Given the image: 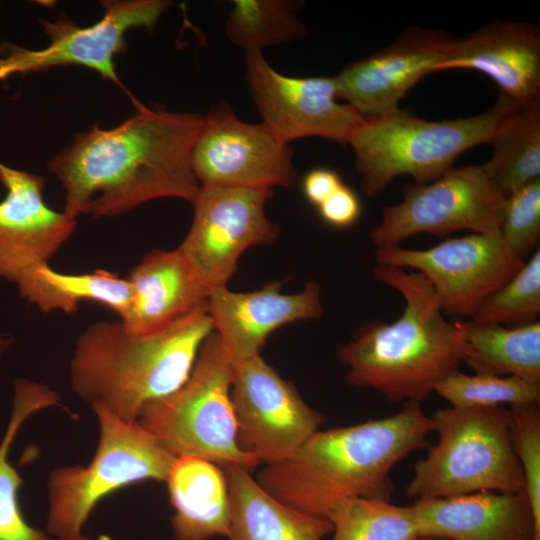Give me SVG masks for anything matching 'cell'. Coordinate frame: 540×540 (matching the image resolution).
<instances>
[{
	"label": "cell",
	"instance_id": "obj_37",
	"mask_svg": "<svg viewBox=\"0 0 540 540\" xmlns=\"http://www.w3.org/2000/svg\"><path fill=\"white\" fill-rule=\"evenodd\" d=\"M417 540H446V539L431 537V536H420Z\"/></svg>",
	"mask_w": 540,
	"mask_h": 540
},
{
	"label": "cell",
	"instance_id": "obj_19",
	"mask_svg": "<svg viewBox=\"0 0 540 540\" xmlns=\"http://www.w3.org/2000/svg\"><path fill=\"white\" fill-rule=\"evenodd\" d=\"M471 69L492 78L519 105L540 100V30L525 22L493 21L456 39L437 71Z\"/></svg>",
	"mask_w": 540,
	"mask_h": 540
},
{
	"label": "cell",
	"instance_id": "obj_6",
	"mask_svg": "<svg viewBox=\"0 0 540 540\" xmlns=\"http://www.w3.org/2000/svg\"><path fill=\"white\" fill-rule=\"evenodd\" d=\"M431 419L438 439L414 465L407 497L524 491L512 446L509 409L450 406L438 409Z\"/></svg>",
	"mask_w": 540,
	"mask_h": 540
},
{
	"label": "cell",
	"instance_id": "obj_24",
	"mask_svg": "<svg viewBox=\"0 0 540 540\" xmlns=\"http://www.w3.org/2000/svg\"><path fill=\"white\" fill-rule=\"evenodd\" d=\"M16 286L21 298L44 313H73L81 302L89 301L109 308L123 320L133 298L128 278L105 269L72 274L44 264L25 275Z\"/></svg>",
	"mask_w": 540,
	"mask_h": 540
},
{
	"label": "cell",
	"instance_id": "obj_4",
	"mask_svg": "<svg viewBox=\"0 0 540 540\" xmlns=\"http://www.w3.org/2000/svg\"><path fill=\"white\" fill-rule=\"evenodd\" d=\"M213 332L207 307L152 333L128 331L118 319L88 325L69 360L73 392L91 409L136 421L150 401L176 391Z\"/></svg>",
	"mask_w": 540,
	"mask_h": 540
},
{
	"label": "cell",
	"instance_id": "obj_21",
	"mask_svg": "<svg viewBox=\"0 0 540 540\" xmlns=\"http://www.w3.org/2000/svg\"><path fill=\"white\" fill-rule=\"evenodd\" d=\"M127 278L133 298L127 316L120 321L130 332H156L207 307L210 290L179 246L148 252Z\"/></svg>",
	"mask_w": 540,
	"mask_h": 540
},
{
	"label": "cell",
	"instance_id": "obj_2",
	"mask_svg": "<svg viewBox=\"0 0 540 540\" xmlns=\"http://www.w3.org/2000/svg\"><path fill=\"white\" fill-rule=\"evenodd\" d=\"M431 431L421 404L406 402L385 418L316 431L288 458L264 464L256 480L280 502L324 518L348 499L391 501L393 468L427 448Z\"/></svg>",
	"mask_w": 540,
	"mask_h": 540
},
{
	"label": "cell",
	"instance_id": "obj_30",
	"mask_svg": "<svg viewBox=\"0 0 540 540\" xmlns=\"http://www.w3.org/2000/svg\"><path fill=\"white\" fill-rule=\"evenodd\" d=\"M452 407L538 404L540 383L513 376L465 374L456 371L434 388Z\"/></svg>",
	"mask_w": 540,
	"mask_h": 540
},
{
	"label": "cell",
	"instance_id": "obj_16",
	"mask_svg": "<svg viewBox=\"0 0 540 540\" xmlns=\"http://www.w3.org/2000/svg\"><path fill=\"white\" fill-rule=\"evenodd\" d=\"M455 40L440 30L408 28L383 50L335 75L338 98L365 117L392 111L421 78L438 70Z\"/></svg>",
	"mask_w": 540,
	"mask_h": 540
},
{
	"label": "cell",
	"instance_id": "obj_9",
	"mask_svg": "<svg viewBox=\"0 0 540 540\" xmlns=\"http://www.w3.org/2000/svg\"><path fill=\"white\" fill-rule=\"evenodd\" d=\"M103 16L81 27L64 14L55 20L41 19L49 43L42 49H28L5 43L0 47V80L14 74L44 71L56 66L78 65L96 71L129 96L135 106L141 102L118 77L115 58L127 48L126 34L134 28L152 30L172 5L167 0H105Z\"/></svg>",
	"mask_w": 540,
	"mask_h": 540
},
{
	"label": "cell",
	"instance_id": "obj_22",
	"mask_svg": "<svg viewBox=\"0 0 540 540\" xmlns=\"http://www.w3.org/2000/svg\"><path fill=\"white\" fill-rule=\"evenodd\" d=\"M164 482L174 511L171 527L176 540L227 538L230 501L222 467L198 457H176Z\"/></svg>",
	"mask_w": 540,
	"mask_h": 540
},
{
	"label": "cell",
	"instance_id": "obj_10",
	"mask_svg": "<svg viewBox=\"0 0 540 540\" xmlns=\"http://www.w3.org/2000/svg\"><path fill=\"white\" fill-rule=\"evenodd\" d=\"M504 202L481 165L452 167L432 182L406 186L402 201L384 208L370 240L379 249L400 246L420 233L443 237L460 230L496 232Z\"/></svg>",
	"mask_w": 540,
	"mask_h": 540
},
{
	"label": "cell",
	"instance_id": "obj_5",
	"mask_svg": "<svg viewBox=\"0 0 540 540\" xmlns=\"http://www.w3.org/2000/svg\"><path fill=\"white\" fill-rule=\"evenodd\" d=\"M517 103L500 93L488 111L466 118L427 121L401 110L368 116L348 143L366 196L382 192L397 176L427 184L452 168L464 151L490 143L500 119Z\"/></svg>",
	"mask_w": 540,
	"mask_h": 540
},
{
	"label": "cell",
	"instance_id": "obj_11",
	"mask_svg": "<svg viewBox=\"0 0 540 540\" xmlns=\"http://www.w3.org/2000/svg\"><path fill=\"white\" fill-rule=\"evenodd\" d=\"M375 258L380 265L419 272L444 314L469 319L525 262L510 252L499 231L450 238L423 250L379 248Z\"/></svg>",
	"mask_w": 540,
	"mask_h": 540
},
{
	"label": "cell",
	"instance_id": "obj_28",
	"mask_svg": "<svg viewBox=\"0 0 540 540\" xmlns=\"http://www.w3.org/2000/svg\"><path fill=\"white\" fill-rule=\"evenodd\" d=\"M225 23L228 40L244 51L302 38L307 28L298 17L302 1L233 0Z\"/></svg>",
	"mask_w": 540,
	"mask_h": 540
},
{
	"label": "cell",
	"instance_id": "obj_23",
	"mask_svg": "<svg viewBox=\"0 0 540 540\" xmlns=\"http://www.w3.org/2000/svg\"><path fill=\"white\" fill-rule=\"evenodd\" d=\"M229 501L228 540H322L333 531L331 521L280 502L238 466L223 467Z\"/></svg>",
	"mask_w": 540,
	"mask_h": 540
},
{
	"label": "cell",
	"instance_id": "obj_14",
	"mask_svg": "<svg viewBox=\"0 0 540 540\" xmlns=\"http://www.w3.org/2000/svg\"><path fill=\"white\" fill-rule=\"evenodd\" d=\"M191 164L200 185L273 189L297 182L290 145L263 122H244L222 103L203 116Z\"/></svg>",
	"mask_w": 540,
	"mask_h": 540
},
{
	"label": "cell",
	"instance_id": "obj_32",
	"mask_svg": "<svg viewBox=\"0 0 540 540\" xmlns=\"http://www.w3.org/2000/svg\"><path fill=\"white\" fill-rule=\"evenodd\" d=\"M509 415L512 446L531 505L536 540H540V411L537 404L512 405Z\"/></svg>",
	"mask_w": 540,
	"mask_h": 540
},
{
	"label": "cell",
	"instance_id": "obj_1",
	"mask_svg": "<svg viewBox=\"0 0 540 540\" xmlns=\"http://www.w3.org/2000/svg\"><path fill=\"white\" fill-rule=\"evenodd\" d=\"M136 108L114 128L78 133L48 161L68 215L115 217L156 199L195 201L200 184L191 154L203 116L142 103Z\"/></svg>",
	"mask_w": 540,
	"mask_h": 540
},
{
	"label": "cell",
	"instance_id": "obj_29",
	"mask_svg": "<svg viewBox=\"0 0 540 540\" xmlns=\"http://www.w3.org/2000/svg\"><path fill=\"white\" fill-rule=\"evenodd\" d=\"M331 540H417L421 535L411 506L391 501L352 498L328 515Z\"/></svg>",
	"mask_w": 540,
	"mask_h": 540
},
{
	"label": "cell",
	"instance_id": "obj_36",
	"mask_svg": "<svg viewBox=\"0 0 540 540\" xmlns=\"http://www.w3.org/2000/svg\"><path fill=\"white\" fill-rule=\"evenodd\" d=\"M13 340L10 335L0 334V358L9 349Z\"/></svg>",
	"mask_w": 540,
	"mask_h": 540
},
{
	"label": "cell",
	"instance_id": "obj_12",
	"mask_svg": "<svg viewBox=\"0 0 540 540\" xmlns=\"http://www.w3.org/2000/svg\"><path fill=\"white\" fill-rule=\"evenodd\" d=\"M230 397L237 445L260 464L291 456L324 420L260 354L234 365Z\"/></svg>",
	"mask_w": 540,
	"mask_h": 540
},
{
	"label": "cell",
	"instance_id": "obj_27",
	"mask_svg": "<svg viewBox=\"0 0 540 540\" xmlns=\"http://www.w3.org/2000/svg\"><path fill=\"white\" fill-rule=\"evenodd\" d=\"M60 405V396L49 386L25 379L15 381L13 408L0 442V540H54L24 518L19 502L23 480L10 462L9 452L28 418Z\"/></svg>",
	"mask_w": 540,
	"mask_h": 540
},
{
	"label": "cell",
	"instance_id": "obj_15",
	"mask_svg": "<svg viewBox=\"0 0 540 540\" xmlns=\"http://www.w3.org/2000/svg\"><path fill=\"white\" fill-rule=\"evenodd\" d=\"M245 79L266 124L285 143L322 137L347 144L364 116L338 102L334 76L292 77L279 73L262 51H244Z\"/></svg>",
	"mask_w": 540,
	"mask_h": 540
},
{
	"label": "cell",
	"instance_id": "obj_7",
	"mask_svg": "<svg viewBox=\"0 0 540 540\" xmlns=\"http://www.w3.org/2000/svg\"><path fill=\"white\" fill-rule=\"evenodd\" d=\"M234 365L213 331L203 342L187 380L168 396L145 404L137 421L174 458L192 456L250 472L260 462L236 442L231 403Z\"/></svg>",
	"mask_w": 540,
	"mask_h": 540
},
{
	"label": "cell",
	"instance_id": "obj_34",
	"mask_svg": "<svg viewBox=\"0 0 540 540\" xmlns=\"http://www.w3.org/2000/svg\"><path fill=\"white\" fill-rule=\"evenodd\" d=\"M321 218L335 228H348L360 217L361 202L344 183L318 207Z\"/></svg>",
	"mask_w": 540,
	"mask_h": 540
},
{
	"label": "cell",
	"instance_id": "obj_3",
	"mask_svg": "<svg viewBox=\"0 0 540 540\" xmlns=\"http://www.w3.org/2000/svg\"><path fill=\"white\" fill-rule=\"evenodd\" d=\"M373 277L404 300L393 322L361 326L337 349L346 382L378 391L391 402L422 403L435 386L459 371L465 357L461 321L448 322L433 288L416 271L377 264Z\"/></svg>",
	"mask_w": 540,
	"mask_h": 540
},
{
	"label": "cell",
	"instance_id": "obj_18",
	"mask_svg": "<svg viewBox=\"0 0 540 540\" xmlns=\"http://www.w3.org/2000/svg\"><path fill=\"white\" fill-rule=\"evenodd\" d=\"M281 288L282 282L273 281L251 292H234L227 286L210 292L207 313L233 365L259 355L276 329L322 316L321 289L316 281H307L294 294H284Z\"/></svg>",
	"mask_w": 540,
	"mask_h": 540
},
{
	"label": "cell",
	"instance_id": "obj_13",
	"mask_svg": "<svg viewBox=\"0 0 540 540\" xmlns=\"http://www.w3.org/2000/svg\"><path fill=\"white\" fill-rule=\"evenodd\" d=\"M273 189L200 185L194 216L179 247L210 292L226 287L249 248L271 244L279 227L266 216Z\"/></svg>",
	"mask_w": 540,
	"mask_h": 540
},
{
	"label": "cell",
	"instance_id": "obj_26",
	"mask_svg": "<svg viewBox=\"0 0 540 540\" xmlns=\"http://www.w3.org/2000/svg\"><path fill=\"white\" fill-rule=\"evenodd\" d=\"M490 143L492 156L481 167L505 197L540 179V100L516 104L500 119Z\"/></svg>",
	"mask_w": 540,
	"mask_h": 540
},
{
	"label": "cell",
	"instance_id": "obj_33",
	"mask_svg": "<svg viewBox=\"0 0 540 540\" xmlns=\"http://www.w3.org/2000/svg\"><path fill=\"white\" fill-rule=\"evenodd\" d=\"M499 232L510 252L525 261L540 239V179L505 197Z\"/></svg>",
	"mask_w": 540,
	"mask_h": 540
},
{
	"label": "cell",
	"instance_id": "obj_17",
	"mask_svg": "<svg viewBox=\"0 0 540 540\" xmlns=\"http://www.w3.org/2000/svg\"><path fill=\"white\" fill-rule=\"evenodd\" d=\"M0 280L17 283L49 264L69 240L77 219L52 209L44 197L46 179L0 162Z\"/></svg>",
	"mask_w": 540,
	"mask_h": 540
},
{
	"label": "cell",
	"instance_id": "obj_35",
	"mask_svg": "<svg viewBox=\"0 0 540 540\" xmlns=\"http://www.w3.org/2000/svg\"><path fill=\"white\" fill-rule=\"evenodd\" d=\"M343 184L339 175L330 169L317 168L303 178L302 189L306 199L318 207Z\"/></svg>",
	"mask_w": 540,
	"mask_h": 540
},
{
	"label": "cell",
	"instance_id": "obj_25",
	"mask_svg": "<svg viewBox=\"0 0 540 540\" xmlns=\"http://www.w3.org/2000/svg\"><path fill=\"white\" fill-rule=\"evenodd\" d=\"M463 364L476 374L513 376L540 383V322L506 327L461 321Z\"/></svg>",
	"mask_w": 540,
	"mask_h": 540
},
{
	"label": "cell",
	"instance_id": "obj_31",
	"mask_svg": "<svg viewBox=\"0 0 540 540\" xmlns=\"http://www.w3.org/2000/svg\"><path fill=\"white\" fill-rule=\"evenodd\" d=\"M539 314L540 251L537 249L508 282L482 303L469 320L516 327L539 321Z\"/></svg>",
	"mask_w": 540,
	"mask_h": 540
},
{
	"label": "cell",
	"instance_id": "obj_20",
	"mask_svg": "<svg viewBox=\"0 0 540 540\" xmlns=\"http://www.w3.org/2000/svg\"><path fill=\"white\" fill-rule=\"evenodd\" d=\"M421 536L446 540H536L524 491H484L417 499L411 505Z\"/></svg>",
	"mask_w": 540,
	"mask_h": 540
},
{
	"label": "cell",
	"instance_id": "obj_8",
	"mask_svg": "<svg viewBox=\"0 0 540 540\" xmlns=\"http://www.w3.org/2000/svg\"><path fill=\"white\" fill-rule=\"evenodd\" d=\"M93 411L99 438L92 460L55 468L47 480V531L54 540H90L83 529L103 498L139 482L165 481L174 460L137 420Z\"/></svg>",
	"mask_w": 540,
	"mask_h": 540
}]
</instances>
